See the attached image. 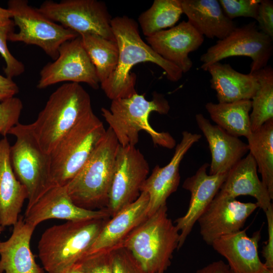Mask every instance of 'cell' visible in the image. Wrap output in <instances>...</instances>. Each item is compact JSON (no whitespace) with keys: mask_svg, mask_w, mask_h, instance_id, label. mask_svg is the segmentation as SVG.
<instances>
[{"mask_svg":"<svg viewBox=\"0 0 273 273\" xmlns=\"http://www.w3.org/2000/svg\"><path fill=\"white\" fill-rule=\"evenodd\" d=\"M10 146L6 137L0 140V225L4 228L17 222L28 198L26 188L12 168Z\"/></svg>","mask_w":273,"mask_h":273,"instance_id":"603a6c76","label":"cell"},{"mask_svg":"<svg viewBox=\"0 0 273 273\" xmlns=\"http://www.w3.org/2000/svg\"><path fill=\"white\" fill-rule=\"evenodd\" d=\"M119 146L108 127L83 167L66 185L68 195L77 206L88 210L106 208Z\"/></svg>","mask_w":273,"mask_h":273,"instance_id":"277c9868","label":"cell"},{"mask_svg":"<svg viewBox=\"0 0 273 273\" xmlns=\"http://www.w3.org/2000/svg\"><path fill=\"white\" fill-rule=\"evenodd\" d=\"M112 273H146L132 254L122 245L111 249Z\"/></svg>","mask_w":273,"mask_h":273,"instance_id":"836d02e7","label":"cell"},{"mask_svg":"<svg viewBox=\"0 0 273 273\" xmlns=\"http://www.w3.org/2000/svg\"><path fill=\"white\" fill-rule=\"evenodd\" d=\"M146 40L156 53L185 73L193 66L189 54L200 47L204 37L188 21H183L169 29L146 37Z\"/></svg>","mask_w":273,"mask_h":273,"instance_id":"ac0fdd59","label":"cell"},{"mask_svg":"<svg viewBox=\"0 0 273 273\" xmlns=\"http://www.w3.org/2000/svg\"><path fill=\"white\" fill-rule=\"evenodd\" d=\"M105 131L103 122L93 111L60 139L49 154L51 175L55 186H65L73 179Z\"/></svg>","mask_w":273,"mask_h":273,"instance_id":"52a82bcc","label":"cell"},{"mask_svg":"<svg viewBox=\"0 0 273 273\" xmlns=\"http://www.w3.org/2000/svg\"><path fill=\"white\" fill-rule=\"evenodd\" d=\"M8 6L19 29L18 32L9 34L8 40L36 46L54 60L62 44L79 35L49 19L26 0H10Z\"/></svg>","mask_w":273,"mask_h":273,"instance_id":"9c48e42d","label":"cell"},{"mask_svg":"<svg viewBox=\"0 0 273 273\" xmlns=\"http://www.w3.org/2000/svg\"><path fill=\"white\" fill-rule=\"evenodd\" d=\"M80 36L101 84L110 77L116 67L119 54L117 44L96 34Z\"/></svg>","mask_w":273,"mask_h":273,"instance_id":"f1b7e54d","label":"cell"},{"mask_svg":"<svg viewBox=\"0 0 273 273\" xmlns=\"http://www.w3.org/2000/svg\"><path fill=\"white\" fill-rule=\"evenodd\" d=\"M149 170V163L138 149L120 145L106 208L111 217L138 199Z\"/></svg>","mask_w":273,"mask_h":273,"instance_id":"7c38bea8","label":"cell"},{"mask_svg":"<svg viewBox=\"0 0 273 273\" xmlns=\"http://www.w3.org/2000/svg\"><path fill=\"white\" fill-rule=\"evenodd\" d=\"M222 10L230 20L240 17H257L260 0H218Z\"/></svg>","mask_w":273,"mask_h":273,"instance_id":"e575fe53","label":"cell"},{"mask_svg":"<svg viewBox=\"0 0 273 273\" xmlns=\"http://www.w3.org/2000/svg\"><path fill=\"white\" fill-rule=\"evenodd\" d=\"M257 207L256 203L241 202L218 192L197 220L202 239L211 246L218 238L241 230Z\"/></svg>","mask_w":273,"mask_h":273,"instance_id":"5bb4252c","label":"cell"},{"mask_svg":"<svg viewBox=\"0 0 273 273\" xmlns=\"http://www.w3.org/2000/svg\"><path fill=\"white\" fill-rule=\"evenodd\" d=\"M259 273H273V269L265 267Z\"/></svg>","mask_w":273,"mask_h":273,"instance_id":"7bdbcfd3","label":"cell"},{"mask_svg":"<svg viewBox=\"0 0 273 273\" xmlns=\"http://www.w3.org/2000/svg\"><path fill=\"white\" fill-rule=\"evenodd\" d=\"M77 264L82 273H112L111 249L87 254Z\"/></svg>","mask_w":273,"mask_h":273,"instance_id":"d590c367","label":"cell"},{"mask_svg":"<svg viewBox=\"0 0 273 273\" xmlns=\"http://www.w3.org/2000/svg\"><path fill=\"white\" fill-rule=\"evenodd\" d=\"M19 92V87L12 80L0 74V100L14 97Z\"/></svg>","mask_w":273,"mask_h":273,"instance_id":"f35d334b","label":"cell"},{"mask_svg":"<svg viewBox=\"0 0 273 273\" xmlns=\"http://www.w3.org/2000/svg\"><path fill=\"white\" fill-rule=\"evenodd\" d=\"M211 75L210 87L216 93L218 103L251 100L258 87L253 73L244 74L229 63H213L206 70Z\"/></svg>","mask_w":273,"mask_h":273,"instance_id":"484cf974","label":"cell"},{"mask_svg":"<svg viewBox=\"0 0 273 273\" xmlns=\"http://www.w3.org/2000/svg\"><path fill=\"white\" fill-rule=\"evenodd\" d=\"M62 82L85 83L94 89L99 87L96 69L80 35L61 44L58 58L41 70L37 87L43 89Z\"/></svg>","mask_w":273,"mask_h":273,"instance_id":"4fadbf2b","label":"cell"},{"mask_svg":"<svg viewBox=\"0 0 273 273\" xmlns=\"http://www.w3.org/2000/svg\"><path fill=\"white\" fill-rule=\"evenodd\" d=\"M260 231L252 237L246 234V229L222 236L211 246L224 257L230 269L234 273H259L265 266L258 256Z\"/></svg>","mask_w":273,"mask_h":273,"instance_id":"44dd1931","label":"cell"},{"mask_svg":"<svg viewBox=\"0 0 273 273\" xmlns=\"http://www.w3.org/2000/svg\"><path fill=\"white\" fill-rule=\"evenodd\" d=\"M14 26L13 21L9 23L0 24V54L6 63L4 72L6 77L11 79L20 75L25 71L23 63L12 55L7 46L8 35L13 31Z\"/></svg>","mask_w":273,"mask_h":273,"instance_id":"1f68e13d","label":"cell"},{"mask_svg":"<svg viewBox=\"0 0 273 273\" xmlns=\"http://www.w3.org/2000/svg\"><path fill=\"white\" fill-rule=\"evenodd\" d=\"M182 14L181 0H155L149 9L140 14L138 21L147 37L174 26Z\"/></svg>","mask_w":273,"mask_h":273,"instance_id":"4dcf8cb0","label":"cell"},{"mask_svg":"<svg viewBox=\"0 0 273 273\" xmlns=\"http://www.w3.org/2000/svg\"><path fill=\"white\" fill-rule=\"evenodd\" d=\"M183 13L202 35L222 39L237 26L223 13L217 0H181Z\"/></svg>","mask_w":273,"mask_h":273,"instance_id":"d4e9b609","label":"cell"},{"mask_svg":"<svg viewBox=\"0 0 273 273\" xmlns=\"http://www.w3.org/2000/svg\"><path fill=\"white\" fill-rule=\"evenodd\" d=\"M13 226L9 238L0 241V273H44L30 247L36 227L26 222L22 216Z\"/></svg>","mask_w":273,"mask_h":273,"instance_id":"d6986e66","label":"cell"},{"mask_svg":"<svg viewBox=\"0 0 273 273\" xmlns=\"http://www.w3.org/2000/svg\"><path fill=\"white\" fill-rule=\"evenodd\" d=\"M258 87L251 99L250 127L254 132L268 120L273 119V68L270 65L252 73Z\"/></svg>","mask_w":273,"mask_h":273,"instance_id":"f546056e","label":"cell"},{"mask_svg":"<svg viewBox=\"0 0 273 273\" xmlns=\"http://www.w3.org/2000/svg\"><path fill=\"white\" fill-rule=\"evenodd\" d=\"M67 221L47 229L37 245L38 255L47 273H61L87 255L109 219Z\"/></svg>","mask_w":273,"mask_h":273,"instance_id":"7a4b0ae2","label":"cell"},{"mask_svg":"<svg viewBox=\"0 0 273 273\" xmlns=\"http://www.w3.org/2000/svg\"><path fill=\"white\" fill-rule=\"evenodd\" d=\"M61 273H82L77 264L68 270Z\"/></svg>","mask_w":273,"mask_h":273,"instance_id":"b9f144b4","label":"cell"},{"mask_svg":"<svg viewBox=\"0 0 273 273\" xmlns=\"http://www.w3.org/2000/svg\"><path fill=\"white\" fill-rule=\"evenodd\" d=\"M111 25L118 48L116 67L101 86L110 100L126 98L137 93L135 88L136 75L130 70L135 65L151 62L164 70L167 79L172 82L179 80L183 72L175 65L156 53L142 39L138 23L126 16L112 19Z\"/></svg>","mask_w":273,"mask_h":273,"instance_id":"6da1fadb","label":"cell"},{"mask_svg":"<svg viewBox=\"0 0 273 273\" xmlns=\"http://www.w3.org/2000/svg\"><path fill=\"white\" fill-rule=\"evenodd\" d=\"M267 223L268 240L262 248V255L265 259L264 266L273 269V206L264 211Z\"/></svg>","mask_w":273,"mask_h":273,"instance_id":"74e56055","label":"cell"},{"mask_svg":"<svg viewBox=\"0 0 273 273\" xmlns=\"http://www.w3.org/2000/svg\"><path fill=\"white\" fill-rule=\"evenodd\" d=\"M209 165L208 163L203 164L183 184V188L190 192L191 198L186 214L174 222L179 232L177 250L183 247L194 224L213 200L227 176L228 172L208 174L206 170Z\"/></svg>","mask_w":273,"mask_h":273,"instance_id":"2e32d148","label":"cell"},{"mask_svg":"<svg viewBox=\"0 0 273 273\" xmlns=\"http://www.w3.org/2000/svg\"><path fill=\"white\" fill-rule=\"evenodd\" d=\"M38 10L51 20L80 35L93 34L115 41L112 17L105 3L97 0H51Z\"/></svg>","mask_w":273,"mask_h":273,"instance_id":"30bf717a","label":"cell"},{"mask_svg":"<svg viewBox=\"0 0 273 273\" xmlns=\"http://www.w3.org/2000/svg\"><path fill=\"white\" fill-rule=\"evenodd\" d=\"M228 273H234V272L231 269H230V270H229Z\"/></svg>","mask_w":273,"mask_h":273,"instance_id":"f6af8a7d","label":"cell"},{"mask_svg":"<svg viewBox=\"0 0 273 273\" xmlns=\"http://www.w3.org/2000/svg\"><path fill=\"white\" fill-rule=\"evenodd\" d=\"M110 217L106 208L88 210L77 206L68 195L66 186H56L48 190L25 212L24 219L36 227L41 222L51 219L80 221Z\"/></svg>","mask_w":273,"mask_h":273,"instance_id":"e0dca14e","label":"cell"},{"mask_svg":"<svg viewBox=\"0 0 273 273\" xmlns=\"http://www.w3.org/2000/svg\"><path fill=\"white\" fill-rule=\"evenodd\" d=\"M92 111L90 96L79 83L62 84L30 124L41 149L49 154L60 139Z\"/></svg>","mask_w":273,"mask_h":273,"instance_id":"5b68a950","label":"cell"},{"mask_svg":"<svg viewBox=\"0 0 273 273\" xmlns=\"http://www.w3.org/2000/svg\"><path fill=\"white\" fill-rule=\"evenodd\" d=\"M195 119L211 152L209 174L228 172L249 151L248 144L212 124L202 114H197Z\"/></svg>","mask_w":273,"mask_h":273,"instance_id":"ffe728a7","label":"cell"},{"mask_svg":"<svg viewBox=\"0 0 273 273\" xmlns=\"http://www.w3.org/2000/svg\"><path fill=\"white\" fill-rule=\"evenodd\" d=\"M22 109L23 103L18 98L0 100V134L6 137L11 129L19 123Z\"/></svg>","mask_w":273,"mask_h":273,"instance_id":"d6a6232c","label":"cell"},{"mask_svg":"<svg viewBox=\"0 0 273 273\" xmlns=\"http://www.w3.org/2000/svg\"><path fill=\"white\" fill-rule=\"evenodd\" d=\"M256 163L250 154L228 172L218 192L233 198L248 195L256 199L258 207L266 211L272 204L269 193L257 175Z\"/></svg>","mask_w":273,"mask_h":273,"instance_id":"cb8c5ba5","label":"cell"},{"mask_svg":"<svg viewBox=\"0 0 273 273\" xmlns=\"http://www.w3.org/2000/svg\"><path fill=\"white\" fill-rule=\"evenodd\" d=\"M168 101L164 95L154 92L152 100L138 93L126 98L112 100L110 109L102 108L105 121L122 147L135 146L139 142V133L145 130L155 145L172 149L176 141L168 132L156 131L149 123L151 113L167 114L170 110Z\"/></svg>","mask_w":273,"mask_h":273,"instance_id":"3957f363","label":"cell"},{"mask_svg":"<svg viewBox=\"0 0 273 273\" xmlns=\"http://www.w3.org/2000/svg\"><path fill=\"white\" fill-rule=\"evenodd\" d=\"M256 22L258 29L273 39V2L260 0Z\"/></svg>","mask_w":273,"mask_h":273,"instance_id":"8d00e7d4","label":"cell"},{"mask_svg":"<svg viewBox=\"0 0 273 273\" xmlns=\"http://www.w3.org/2000/svg\"><path fill=\"white\" fill-rule=\"evenodd\" d=\"M9 134L16 138L15 144L10 146V158L16 177L28 192L26 211L55 186L51 175L50 156L41 149L30 124L19 123Z\"/></svg>","mask_w":273,"mask_h":273,"instance_id":"ba28073f","label":"cell"},{"mask_svg":"<svg viewBox=\"0 0 273 273\" xmlns=\"http://www.w3.org/2000/svg\"><path fill=\"white\" fill-rule=\"evenodd\" d=\"M230 267L222 260L214 261L197 270L196 273H228Z\"/></svg>","mask_w":273,"mask_h":273,"instance_id":"ab89813d","label":"cell"},{"mask_svg":"<svg viewBox=\"0 0 273 273\" xmlns=\"http://www.w3.org/2000/svg\"><path fill=\"white\" fill-rule=\"evenodd\" d=\"M201 137L200 134L184 131L181 140L176 145L170 161L164 167L156 165L151 174L145 180L141 187V192H145L149 196L148 216L166 205L167 198L176 191L180 179L179 172L180 163L188 150Z\"/></svg>","mask_w":273,"mask_h":273,"instance_id":"9a60e30c","label":"cell"},{"mask_svg":"<svg viewBox=\"0 0 273 273\" xmlns=\"http://www.w3.org/2000/svg\"><path fill=\"white\" fill-rule=\"evenodd\" d=\"M205 109L212 120L226 132L236 137L246 139L252 133L249 112L251 100H242L230 103L208 102Z\"/></svg>","mask_w":273,"mask_h":273,"instance_id":"4316f807","label":"cell"},{"mask_svg":"<svg viewBox=\"0 0 273 273\" xmlns=\"http://www.w3.org/2000/svg\"><path fill=\"white\" fill-rule=\"evenodd\" d=\"M273 39L261 32L256 21L236 27L225 37L216 41L203 54L201 69L231 57L245 56L252 59L250 73L267 65L272 54Z\"/></svg>","mask_w":273,"mask_h":273,"instance_id":"8fae6325","label":"cell"},{"mask_svg":"<svg viewBox=\"0 0 273 273\" xmlns=\"http://www.w3.org/2000/svg\"><path fill=\"white\" fill-rule=\"evenodd\" d=\"M12 12L9 9H4L0 6V24H7L13 21Z\"/></svg>","mask_w":273,"mask_h":273,"instance_id":"60d3db41","label":"cell"},{"mask_svg":"<svg viewBox=\"0 0 273 273\" xmlns=\"http://www.w3.org/2000/svg\"><path fill=\"white\" fill-rule=\"evenodd\" d=\"M250 154L254 159L262 182L273 199V119L252 132L247 138Z\"/></svg>","mask_w":273,"mask_h":273,"instance_id":"83f0119b","label":"cell"},{"mask_svg":"<svg viewBox=\"0 0 273 273\" xmlns=\"http://www.w3.org/2000/svg\"><path fill=\"white\" fill-rule=\"evenodd\" d=\"M149 198L142 192L138 199L109 218L88 254L111 250L121 245L128 235L148 217Z\"/></svg>","mask_w":273,"mask_h":273,"instance_id":"7402d4cb","label":"cell"},{"mask_svg":"<svg viewBox=\"0 0 273 273\" xmlns=\"http://www.w3.org/2000/svg\"><path fill=\"white\" fill-rule=\"evenodd\" d=\"M164 205L136 228L121 244L132 254L146 273H164L177 250L179 232Z\"/></svg>","mask_w":273,"mask_h":273,"instance_id":"8992f818","label":"cell"},{"mask_svg":"<svg viewBox=\"0 0 273 273\" xmlns=\"http://www.w3.org/2000/svg\"><path fill=\"white\" fill-rule=\"evenodd\" d=\"M5 228L0 225V234L4 231Z\"/></svg>","mask_w":273,"mask_h":273,"instance_id":"ee69618b","label":"cell"}]
</instances>
